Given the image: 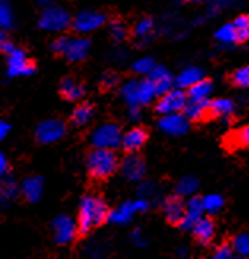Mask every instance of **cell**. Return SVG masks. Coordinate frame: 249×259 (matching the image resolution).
<instances>
[{"label":"cell","instance_id":"f35d334b","mask_svg":"<svg viewBox=\"0 0 249 259\" xmlns=\"http://www.w3.org/2000/svg\"><path fill=\"white\" fill-rule=\"evenodd\" d=\"M111 35L115 40H124L127 35V29L121 22H113L111 24Z\"/></svg>","mask_w":249,"mask_h":259},{"label":"cell","instance_id":"8d00e7d4","mask_svg":"<svg viewBox=\"0 0 249 259\" xmlns=\"http://www.w3.org/2000/svg\"><path fill=\"white\" fill-rule=\"evenodd\" d=\"M153 67H154V61L150 59V58H144V59H140L138 62H135L133 64V70L137 72V73H150L153 70Z\"/></svg>","mask_w":249,"mask_h":259},{"label":"cell","instance_id":"3957f363","mask_svg":"<svg viewBox=\"0 0 249 259\" xmlns=\"http://www.w3.org/2000/svg\"><path fill=\"white\" fill-rule=\"evenodd\" d=\"M121 94L129 105L138 107L151 104L153 99L156 97L154 84L150 78H146V80H130L122 86Z\"/></svg>","mask_w":249,"mask_h":259},{"label":"cell","instance_id":"7402d4cb","mask_svg":"<svg viewBox=\"0 0 249 259\" xmlns=\"http://www.w3.org/2000/svg\"><path fill=\"white\" fill-rule=\"evenodd\" d=\"M43 180L40 177H27L22 182V194L29 202H37L41 196Z\"/></svg>","mask_w":249,"mask_h":259},{"label":"cell","instance_id":"ba28073f","mask_svg":"<svg viewBox=\"0 0 249 259\" xmlns=\"http://www.w3.org/2000/svg\"><path fill=\"white\" fill-rule=\"evenodd\" d=\"M65 124L61 119H46L35 129V137L40 143H53L64 137Z\"/></svg>","mask_w":249,"mask_h":259},{"label":"cell","instance_id":"4fadbf2b","mask_svg":"<svg viewBox=\"0 0 249 259\" xmlns=\"http://www.w3.org/2000/svg\"><path fill=\"white\" fill-rule=\"evenodd\" d=\"M146 140H148V131L144 127H133L121 137V145H122L124 151L137 153L138 150L143 148Z\"/></svg>","mask_w":249,"mask_h":259},{"label":"cell","instance_id":"83f0119b","mask_svg":"<svg viewBox=\"0 0 249 259\" xmlns=\"http://www.w3.org/2000/svg\"><path fill=\"white\" fill-rule=\"evenodd\" d=\"M224 205V199L218 194H210L207 197L202 199V207L203 211H208V213H218Z\"/></svg>","mask_w":249,"mask_h":259},{"label":"cell","instance_id":"7bdbcfd3","mask_svg":"<svg viewBox=\"0 0 249 259\" xmlns=\"http://www.w3.org/2000/svg\"><path fill=\"white\" fill-rule=\"evenodd\" d=\"M7 172H8V162L5 159L4 153H0V177H2L4 174H7Z\"/></svg>","mask_w":249,"mask_h":259},{"label":"cell","instance_id":"8992f818","mask_svg":"<svg viewBox=\"0 0 249 259\" xmlns=\"http://www.w3.org/2000/svg\"><path fill=\"white\" fill-rule=\"evenodd\" d=\"M38 24L41 29L48 30V32H61V30H65L70 27L72 19H70V15L67 13L64 8L49 7L41 13Z\"/></svg>","mask_w":249,"mask_h":259},{"label":"cell","instance_id":"277c9868","mask_svg":"<svg viewBox=\"0 0 249 259\" xmlns=\"http://www.w3.org/2000/svg\"><path fill=\"white\" fill-rule=\"evenodd\" d=\"M53 51L58 54H64L72 62H78L86 59L90 48V41L87 38H75V37H59L53 41Z\"/></svg>","mask_w":249,"mask_h":259},{"label":"cell","instance_id":"5b68a950","mask_svg":"<svg viewBox=\"0 0 249 259\" xmlns=\"http://www.w3.org/2000/svg\"><path fill=\"white\" fill-rule=\"evenodd\" d=\"M121 129L115 122H107V124L98 126L92 137H90V142H92L94 148H118L121 145Z\"/></svg>","mask_w":249,"mask_h":259},{"label":"cell","instance_id":"603a6c76","mask_svg":"<svg viewBox=\"0 0 249 259\" xmlns=\"http://www.w3.org/2000/svg\"><path fill=\"white\" fill-rule=\"evenodd\" d=\"M94 115V107L90 105L89 102H84L81 105H78L75 110H73V113H72V124L76 126V127H83L86 126L87 122L90 121V118H92Z\"/></svg>","mask_w":249,"mask_h":259},{"label":"cell","instance_id":"d6a6232c","mask_svg":"<svg viewBox=\"0 0 249 259\" xmlns=\"http://www.w3.org/2000/svg\"><path fill=\"white\" fill-rule=\"evenodd\" d=\"M232 84L238 86V88H247L249 86V69L247 67H241L235 73H232L230 76Z\"/></svg>","mask_w":249,"mask_h":259},{"label":"cell","instance_id":"5bb4252c","mask_svg":"<svg viewBox=\"0 0 249 259\" xmlns=\"http://www.w3.org/2000/svg\"><path fill=\"white\" fill-rule=\"evenodd\" d=\"M208 99H192L189 97V100L186 99V102L183 105L184 111V118L187 121H203L208 116Z\"/></svg>","mask_w":249,"mask_h":259},{"label":"cell","instance_id":"30bf717a","mask_svg":"<svg viewBox=\"0 0 249 259\" xmlns=\"http://www.w3.org/2000/svg\"><path fill=\"white\" fill-rule=\"evenodd\" d=\"M105 19V15L97 13V11H83V13H80L72 21L70 26L78 33H87L104 26Z\"/></svg>","mask_w":249,"mask_h":259},{"label":"cell","instance_id":"60d3db41","mask_svg":"<svg viewBox=\"0 0 249 259\" xmlns=\"http://www.w3.org/2000/svg\"><path fill=\"white\" fill-rule=\"evenodd\" d=\"M232 248L229 245H221V246H218L216 248V251H214V257H218V259H227V257H230L232 256Z\"/></svg>","mask_w":249,"mask_h":259},{"label":"cell","instance_id":"4316f807","mask_svg":"<svg viewBox=\"0 0 249 259\" xmlns=\"http://www.w3.org/2000/svg\"><path fill=\"white\" fill-rule=\"evenodd\" d=\"M198 188V182L194 177H184L179 180V183L176 185V193L179 196H190L194 194Z\"/></svg>","mask_w":249,"mask_h":259},{"label":"cell","instance_id":"e0dca14e","mask_svg":"<svg viewBox=\"0 0 249 259\" xmlns=\"http://www.w3.org/2000/svg\"><path fill=\"white\" fill-rule=\"evenodd\" d=\"M190 231L194 232V237L197 242H200L202 245H208L214 237L216 228H214V223L210 218H198Z\"/></svg>","mask_w":249,"mask_h":259},{"label":"cell","instance_id":"bcb514c9","mask_svg":"<svg viewBox=\"0 0 249 259\" xmlns=\"http://www.w3.org/2000/svg\"><path fill=\"white\" fill-rule=\"evenodd\" d=\"M51 2H54V0H40V4H43V5H49Z\"/></svg>","mask_w":249,"mask_h":259},{"label":"cell","instance_id":"f1b7e54d","mask_svg":"<svg viewBox=\"0 0 249 259\" xmlns=\"http://www.w3.org/2000/svg\"><path fill=\"white\" fill-rule=\"evenodd\" d=\"M235 30H236V37H238V41H246L249 37V18L246 15H241L235 19V22H232Z\"/></svg>","mask_w":249,"mask_h":259},{"label":"cell","instance_id":"6da1fadb","mask_svg":"<svg viewBox=\"0 0 249 259\" xmlns=\"http://www.w3.org/2000/svg\"><path fill=\"white\" fill-rule=\"evenodd\" d=\"M108 205L98 196L87 194L81 199L80 215H78V235H87L90 229L102 226L108 220Z\"/></svg>","mask_w":249,"mask_h":259},{"label":"cell","instance_id":"484cf974","mask_svg":"<svg viewBox=\"0 0 249 259\" xmlns=\"http://www.w3.org/2000/svg\"><path fill=\"white\" fill-rule=\"evenodd\" d=\"M213 91V83L210 80H198L192 86H189V97L192 99H208Z\"/></svg>","mask_w":249,"mask_h":259},{"label":"cell","instance_id":"7a4b0ae2","mask_svg":"<svg viewBox=\"0 0 249 259\" xmlns=\"http://www.w3.org/2000/svg\"><path fill=\"white\" fill-rule=\"evenodd\" d=\"M87 172L95 180H105L118 170L119 161L116 153L110 148H94L86 159Z\"/></svg>","mask_w":249,"mask_h":259},{"label":"cell","instance_id":"d590c367","mask_svg":"<svg viewBox=\"0 0 249 259\" xmlns=\"http://www.w3.org/2000/svg\"><path fill=\"white\" fill-rule=\"evenodd\" d=\"M119 84V75L115 73V72H107L104 73V76H102L100 80V86L102 89H113L115 86Z\"/></svg>","mask_w":249,"mask_h":259},{"label":"cell","instance_id":"e575fe53","mask_svg":"<svg viewBox=\"0 0 249 259\" xmlns=\"http://www.w3.org/2000/svg\"><path fill=\"white\" fill-rule=\"evenodd\" d=\"M235 251H238L241 256H246L249 253V235L246 232L240 234L238 237L233 240Z\"/></svg>","mask_w":249,"mask_h":259},{"label":"cell","instance_id":"7c38bea8","mask_svg":"<svg viewBox=\"0 0 249 259\" xmlns=\"http://www.w3.org/2000/svg\"><path fill=\"white\" fill-rule=\"evenodd\" d=\"M121 170H122V175L126 177L127 180H130V182H138V180L143 178L144 170H146L143 157L138 156V154H135V153H130L126 159L122 161Z\"/></svg>","mask_w":249,"mask_h":259},{"label":"cell","instance_id":"f546056e","mask_svg":"<svg viewBox=\"0 0 249 259\" xmlns=\"http://www.w3.org/2000/svg\"><path fill=\"white\" fill-rule=\"evenodd\" d=\"M0 27L7 30L13 27V11L5 0H0Z\"/></svg>","mask_w":249,"mask_h":259},{"label":"cell","instance_id":"44dd1931","mask_svg":"<svg viewBox=\"0 0 249 259\" xmlns=\"http://www.w3.org/2000/svg\"><path fill=\"white\" fill-rule=\"evenodd\" d=\"M233 102L229 99H216L208 104V116L211 118H227L233 113Z\"/></svg>","mask_w":249,"mask_h":259},{"label":"cell","instance_id":"ac0fdd59","mask_svg":"<svg viewBox=\"0 0 249 259\" xmlns=\"http://www.w3.org/2000/svg\"><path fill=\"white\" fill-rule=\"evenodd\" d=\"M164 215L170 224H179L181 218L184 217V205L178 196H172L164 202Z\"/></svg>","mask_w":249,"mask_h":259},{"label":"cell","instance_id":"ab89813d","mask_svg":"<svg viewBox=\"0 0 249 259\" xmlns=\"http://www.w3.org/2000/svg\"><path fill=\"white\" fill-rule=\"evenodd\" d=\"M13 50H15V47H13V43L10 41L8 35H7L5 32L0 30V53L10 54V53L13 51Z\"/></svg>","mask_w":249,"mask_h":259},{"label":"cell","instance_id":"b9f144b4","mask_svg":"<svg viewBox=\"0 0 249 259\" xmlns=\"http://www.w3.org/2000/svg\"><path fill=\"white\" fill-rule=\"evenodd\" d=\"M133 208H135V211H144L146 208H148V202L140 199L137 202H133Z\"/></svg>","mask_w":249,"mask_h":259},{"label":"cell","instance_id":"9a60e30c","mask_svg":"<svg viewBox=\"0 0 249 259\" xmlns=\"http://www.w3.org/2000/svg\"><path fill=\"white\" fill-rule=\"evenodd\" d=\"M203 215V207H202V199L194 196L190 197L187 205L184 207V217L181 218L179 224L178 226L181 229H186V231H190L192 228H194V224L197 223L198 218H202Z\"/></svg>","mask_w":249,"mask_h":259},{"label":"cell","instance_id":"52a82bcc","mask_svg":"<svg viewBox=\"0 0 249 259\" xmlns=\"http://www.w3.org/2000/svg\"><path fill=\"white\" fill-rule=\"evenodd\" d=\"M186 93L181 88L176 89H168L165 94L161 96V99L156 104V111L161 115H168V113H178L183 108L186 102Z\"/></svg>","mask_w":249,"mask_h":259},{"label":"cell","instance_id":"1f68e13d","mask_svg":"<svg viewBox=\"0 0 249 259\" xmlns=\"http://www.w3.org/2000/svg\"><path fill=\"white\" fill-rule=\"evenodd\" d=\"M16 196V185L11 182H0V205L11 200Z\"/></svg>","mask_w":249,"mask_h":259},{"label":"cell","instance_id":"d4e9b609","mask_svg":"<svg viewBox=\"0 0 249 259\" xmlns=\"http://www.w3.org/2000/svg\"><path fill=\"white\" fill-rule=\"evenodd\" d=\"M133 202H126V204H122L118 210L115 211H110L108 213V220L113 221V223H127L132 215H133Z\"/></svg>","mask_w":249,"mask_h":259},{"label":"cell","instance_id":"f6af8a7d","mask_svg":"<svg viewBox=\"0 0 249 259\" xmlns=\"http://www.w3.org/2000/svg\"><path fill=\"white\" fill-rule=\"evenodd\" d=\"M8 131H10V124H7V122H4V121H0V142L7 137Z\"/></svg>","mask_w":249,"mask_h":259},{"label":"cell","instance_id":"4dcf8cb0","mask_svg":"<svg viewBox=\"0 0 249 259\" xmlns=\"http://www.w3.org/2000/svg\"><path fill=\"white\" fill-rule=\"evenodd\" d=\"M216 38L224 41V43H235L238 41V37H236V30L233 27V24H225L222 26L218 32H216Z\"/></svg>","mask_w":249,"mask_h":259},{"label":"cell","instance_id":"ee69618b","mask_svg":"<svg viewBox=\"0 0 249 259\" xmlns=\"http://www.w3.org/2000/svg\"><path fill=\"white\" fill-rule=\"evenodd\" d=\"M140 116H141V113H140V107H138V105H130V118H132L133 121H138Z\"/></svg>","mask_w":249,"mask_h":259},{"label":"cell","instance_id":"836d02e7","mask_svg":"<svg viewBox=\"0 0 249 259\" xmlns=\"http://www.w3.org/2000/svg\"><path fill=\"white\" fill-rule=\"evenodd\" d=\"M153 84H154L156 96H162V94H165L168 91V89H172V76H170V75L162 76V78H159V80L153 81Z\"/></svg>","mask_w":249,"mask_h":259},{"label":"cell","instance_id":"9c48e42d","mask_svg":"<svg viewBox=\"0 0 249 259\" xmlns=\"http://www.w3.org/2000/svg\"><path fill=\"white\" fill-rule=\"evenodd\" d=\"M53 228H54V239L61 245L73 242L78 234L75 221L67 215H59L56 218L53 223Z\"/></svg>","mask_w":249,"mask_h":259},{"label":"cell","instance_id":"8fae6325","mask_svg":"<svg viewBox=\"0 0 249 259\" xmlns=\"http://www.w3.org/2000/svg\"><path fill=\"white\" fill-rule=\"evenodd\" d=\"M35 72V64L27 59V54L22 50H13L8 54V73L11 76L30 75Z\"/></svg>","mask_w":249,"mask_h":259},{"label":"cell","instance_id":"ffe728a7","mask_svg":"<svg viewBox=\"0 0 249 259\" xmlns=\"http://www.w3.org/2000/svg\"><path fill=\"white\" fill-rule=\"evenodd\" d=\"M247 143H249V127L247 126H241L238 129L229 132L224 139V145L232 151L246 148Z\"/></svg>","mask_w":249,"mask_h":259},{"label":"cell","instance_id":"74e56055","mask_svg":"<svg viewBox=\"0 0 249 259\" xmlns=\"http://www.w3.org/2000/svg\"><path fill=\"white\" fill-rule=\"evenodd\" d=\"M153 29V21L148 19V18H144L141 19L137 26H135V35H138V37H144L146 33H150Z\"/></svg>","mask_w":249,"mask_h":259},{"label":"cell","instance_id":"d6986e66","mask_svg":"<svg viewBox=\"0 0 249 259\" xmlns=\"http://www.w3.org/2000/svg\"><path fill=\"white\" fill-rule=\"evenodd\" d=\"M86 93V89L81 83H78L73 76H65L62 78L61 81V96L65 99V100H70V102H73V100H78L81 99Z\"/></svg>","mask_w":249,"mask_h":259},{"label":"cell","instance_id":"cb8c5ba5","mask_svg":"<svg viewBox=\"0 0 249 259\" xmlns=\"http://www.w3.org/2000/svg\"><path fill=\"white\" fill-rule=\"evenodd\" d=\"M202 78H203L202 70L195 69V67H189V69H186L184 72H181L179 76L176 78V86L181 88V89L189 88L194 83H197L198 80H202Z\"/></svg>","mask_w":249,"mask_h":259},{"label":"cell","instance_id":"2e32d148","mask_svg":"<svg viewBox=\"0 0 249 259\" xmlns=\"http://www.w3.org/2000/svg\"><path fill=\"white\" fill-rule=\"evenodd\" d=\"M159 127L172 135H183L189 129V121L178 113H168L159 121Z\"/></svg>","mask_w":249,"mask_h":259}]
</instances>
